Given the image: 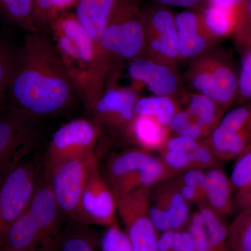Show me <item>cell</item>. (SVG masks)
<instances>
[{
	"label": "cell",
	"mask_w": 251,
	"mask_h": 251,
	"mask_svg": "<svg viewBox=\"0 0 251 251\" xmlns=\"http://www.w3.org/2000/svg\"><path fill=\"white\" fill-rule=\"evenodd\" d=\"M96 161L94 153L62 162L49 171L50 186L59 210L81 224V198L91 167Z\"/></svg>",
	"instance_id": "9c48e42d"
},
{
	"label": "cell",
	"mask_w": 251,
	"mask_h": 251,
	"mask_svg": "<svg viewBox=\"0 0 251 251\" xmlns=\"http://www.w3.org/2000/svg\"><path fill=\"white\" fill-rule=\"evenodd\" d=\"M127 134L145 151H160L171 136L167 126L150 116L135 115Z\"/></svg>",
	"instance_id": "ffe728a7"
},
{
	"label": "cell",
	"mask_w": 251,
	"mask_h": 251,
	"mask_svg": "<svg viewBox=\"0 0 251 251\" xmlns=\"http://www.w3.org/2000/svg\"><path fill=\"white\" fill-rule=\"evenodd\" d=\"M179 100L166 96H153V97L139 98L135 105V115L150 116L158 120L162 125L167 126L176 112L179 111Z\"/></svg>",
	"instance_id": "603a6c76"
},
{
	"label": "cell",
	"mask_w": 251,
	"mask_h": 251,
	"mask_svg": "<svg viewBox=\"0 0 251 251\" xmlns=\"http://www.w3.org/2000/svg\"><path fill=\"white\" fill-rule=\"evenodd\" d=\"M0 14L29 33L39 32L34 19V0H0Z\"/></svg>",
	"instance_id": "cb8c5ba5"
},
{
	"label": "cell",
	"mask_w": 251,
	"mask_h": 251,
	"mask_svg": "<svg viewBox=\"0 0 251 251\" xmlns=\"http://www.w3.org/2000/svg\"><path fill=\"white\" fill-rule=\"evenodd\" d=\"M235 211H241L251 207V191L236 194L234 198Z\"/></svg>",
	"instance_id": "f6af8a7d"
},
{
	"label": "cell",
	"mask_w": 251,
	"mask_h": 251,
	"mask_svg": "<svg viewBox=\"0 0 251 251\" xmlns=\"http://www.w3.org/2000/svg\"><path fill=\"white\" fill-rule=\"evenodd\" d=\"M128 74L135 83L146 87L154 96L182 100L188 92L175 66L157 62L145 55L128 61Z\"/></svg>",
	"instance_id": "7c38bea8"
},
{
	"label": "cell",
	"mask_w": 251,
	"mask_h": 251,
	"mask_svg": "<svg viewBox=\"0 0 251 251\" xmlns=\"http://www.w3.org/2000/svg\"><path fill=\"white\" fill-rule=\"evenodd\" d=\"M200 140H195L182 135H171L161 150L191 152L196 148Z\"/></svg>",
	"instance_id": "60d3db41"
},
{
	"label": "cell",
	"mask_w": 251,
	"mask_h": 251,
	"mask_svg": "<svg viewBox=\"0 0 251 251\" xmlns=\"http://www.w3.org/2000/svg\"><path fill=\"white\" fill-rule=\"evenodd\" d=\"M238 74L232 56L216 46L191 60L183 79L189 90L228 110L237 102Z\"/></svg>",
	"instance_id": "277c9868"
},
{
	"label": "cell",
	"mask_w": 251,
	"mask_h": 251,
	"mask_svg": "<svg viewBox=\"0 0 251 251\" xmlns=\"http://www.w3.org/2000/svg\"><path fill=\"white\" fill-rule=\"evenodd\" d=\"M117 0H79L75 16L94 42L100 46L102 34Z\"/></svg>",
	"instance_id": "d6986e66"
},
{
	"label": "cell",
	"mask_w": 251,
	"mask_h": 251,
	"mask_svg": "<svg viewBox=\"0 0 251 251\" xmlns=\"http://www.w3.org/2000/svg\"><path fill=\"white\" fill-rule=\"evenodd\" d=\"M99 251H133L128 236L117 221L107 227L100 239Z\"/></svg>",
	"instance_id": "1f68e13d"
},
{
	"label": "cell",
	"mask_w": 251,
	"mask_h": 251,
	"mask_svg": "<svg viewBox=\"0 0 251 251\" xmlns=\"http://www.w3.org/2000/svg\"><path fill=\"white\" fill-rule=\"evenodd\" d=\"M233 191L230 179L219 167L206 172L205 204L222 217L231 216L235 211Z\"/></svg>",
	"instance_id": "ac0fdd59"
},
{
	"label": "cell",
	"mask_w": 251,
	"mask_h": 251,
	"mask_svg": "<svg viewBox=\"0 0 251 251\" xmlns=\"http://www.w3.org/2000/svg\"><path fill=\"white\" fill-rule=\"evenodd\" d=\"M59 206L50 184L37 186L30 202L13 225L1 251H50L58 230Z\"/></svg>",
	"instance_id": "3957f363"
},
{
	"label": "cell",
	"mask_w": 251,
	"mask_h": 251,
	"mask_svg": "<svg viewBox=\"0 0 251 251\" xmlns=\"http://www.w3.org/2000/svg\"><path fill=\"white\" fill-rule=\"evenodd\" d=\"M180 61H189L217 46L216 37L206 27L201 11L187 10L175 14Z\"/></svg>",
	"instance_id": "2e32d148"
},
{
	"label": "cell",
	"mask_w": 251,
	"mask_h": 251,
	"mask_svg": "<svg viewBox=\"0 0 251 251\" xmlns=\"http://www.w3.org/2000/svg\"><path fill=\"white\" fill-rule=\"evenodd\" d=\"M114 61H130L144 55L145 34L140 0H117L100 40Z\"/></svg>",
	"instance_id": "5b68a950"
},
{
	"label": "cell",
	"mask_w": 251,
	"mask_h": 251,
	"mask_svg": "<svg viewBox=\"0 0 251 251\" xmlns=\"http://www.w3.org/2000/svg\"><path fill=\"white\" fill-rule=\"evenodd\" d=\"M79 0H55L54 15L55 18L63 12L67 11L73 6H76Z\"/></svg>",
	"instance_id": "bcb514c9"
},
{
	"label": "cell",
	"mask_w": 251,
	"mask_h": 251,
	"mask_svg": "<svg viewBox=\"0 0 251 251\" xmlns=\"http://www.w3.org/2000/svg\"><path fill=\"white\" fill-rule=\"evenodd\" d=\"M209 4L221 5V6H229L240 2L242 0H208Z\"/></svg>",
	"instance_id": "7dc6e473"
},
{
	"label": "cell",
	"mask_w": 251,
	"mask_h": 251,
	"mask_svg": "<svg viewBox=\"0 0 251 251\" xmlns=\"http://www.w3.org/2000/svg\"><path fill=\"white\" fill-rule=\"evenodd\" d=\"M175 176L161 158L151 156L148 163L140 171L138 188H151Z\"/></svg>",
	"instance_id": "83f0119b"
},
{
	"label": "cell",
	"mask_w": 251,
	"mask_h": 251,
	"mask_svg": "<svg viewBox=\"0 0 251 251\" xmlns=\"http://www.w3.org/2000/svg\"><path fill=\"white\" fill-rule=\"evenodd\" d=\"M229 251H251V207L238 212L228 226Z\"/></svg>",
	"instance_id": "4316f807"
},
{
	"label": "cell",
	"mask_w": 251,
	"mask_h": 251,
	"mask_svg": "<svg viewBox=\"0 0 251 251\" xmlns=\"http://www.w3.org/2000/svg\"><path fill=\"white\" fill-rule=\"evenodd\" d=\"M145 46L144 55L176 66L179 62L175 13L170 8L153 4L143 9Z\"/></svg>",
	"instance_id": "30bf717a"
},
{
	"label": "cell",
	"mask_w": 251,
	"mask_h": 251,
	"mask_svg": "<svg viewBox=\"0 0 251 251\" xmlns=\"http://www.w3.org/2000/svg\"><path fill=\"white\" fill-rule=\"evenodd\" d=\"M153 4L166 7H181L193 11H202L209 4L208 0H151Z\"/></svg>",
	"instance_id": "b9f144b4"
},
{
	"label": "cell",
	"mask_w": 251,
	"mask_h": 251,
	"mask_svg": "<svg viewBox=\"0 0 251 251\" xmlns=\"http://www.w3.org/2000/svg\"><path fill=\"white\" fill-rule=\"evenodd\" d=\"M36 173L35 166L24 160L0 184V250L10 229L35 193Z\"/></svg>",
	"instance_id": "8992f818"
},
{
	"label": "cell",
	"mask_w": 251,
	"mask_h": 251,
	"mask_svg": "<svg viewBox=\"0 0 251 251\" xmlns=\"http://www.w3.org/2000/svg\"><path fill=\"white\" fill-rule=\"evenodd\" d=\"M55 0H34V19L38 29L50 27L55 18Z\"/></svg>",
	"instance_id": "74e56055"
},
{
	"label": "cell",
	"mask_w": 251,
	"mask_h": 251,
	"mask_svg": "<svg viewBox=\"0 0 251 251\" xmlns=\"http://www.w3.org/2000/svg\"><path fill=\"white\" fill-rule=\"evenodd\" d=\"M101 135L100 126L85 119H77L62 126L50 142L48 171L62 162L94 153Z\"/></svg>",
	"instance_id": "8fae6325"
},
{
	"label": "cell",
	"mask_w": 251,
	"mask_h": 251,
	"mask_svg": "<svg viewBox=\"0 0 251 251\" xmlns=\"http://www.w3.org/2000/svg\"><path fill=\"white\" fill-rule=\"evenodd\" d=\"M151 156L150 151L139 149L120 153L113 157L108 165V175L115 196L138 189L140 171Z\"/></svg>",
	"instance_id": "e0dca14e"
},
{
	"label": "cell",
	"mask_w": 251,
	"mask_h": 251,
	"mask_svg": "<svg viewBox=\"0 0 251 251\" xmlns=\"http://www.w3.org/2000/svg\"><path fill=\"white\" fill-rule=\"evenodd\" d=\"M82 224L111 226L116 222V199L99 171L97 161L91 167L80 202Z\"/></svg>",
	"instance_id": "4fadbf2b"
},
{
	"label": "cell",
	"mask_w": 251,
	"mask_h": 251,
	"mask_svg": "<svg viewBox=\"0 0 251 251\" xmlns=\"http://www.w3.org/2000/svg\"><path fill=\"white\" fill-rule=\"evenodd\" d=\"M150 197V216L157 232L182 230L189 221V204L174 181L163 182Z\"/></svg>",
	"instance_id": "9a60e30c"
},
{
	"label": "cell",
	"mask_w": 251,
	"mask_h": 251,
	"mask_svg": "<svg viewBox=\"0 0 251 251\" xmlns=\"http://www.w3.org/2000/svg\"><path fill=\"white\" fill-rule=\"evenodd\" d=\"M161 159L174 175L196 169L191 152L161 150Z\"/></svg>",
	"instance_id": "e575fe53"
},
{
	"label": "cell",
	"mask_w": 251,
	"mask_h": 251,
	"mask_svg": "<svg viewBox=\"0 0 251 251\" xmlns=\"http://www.w3.org/2000/svg\"><path fill=\"white\" fill-rule=\"evenodd\" d=\"M117 211L125 226L133 251H158L157 230L150 216L151 188L115 196Z\"/></svg>",
	"instance_id": "ba28073f"
},
{
	"label": "cell",
	"mask_w": 251,
	"mask_h": 251,
	"mask_svg": "<svg viewBox=\"0 0 251 251\" xmlns=\"http://www.w3.org/2000/svg\"><path fill=\"white\" fill-rule=\"evenodd\" d=\"M187 231L191 236L194 251H212L208 240L205 226L198 211L193 213L190 217Z\"/></svg>",
	"instance_id": "d590c367"
},
{
	"label": "cell",
	"mask_w": 251,
	"mask_h": 251,
	"mask_svg": "<svg viewBox=\"0 0 251 251\" xmlns=\"http://www.w3.org/2000/svg\"><path fill=\"white\" fill-rule=\"evenodd\" d=\"M95 239L87 232L76 230L64 235L60 251H98Z\"/></svg>",
	"instance_id": "836d02e7"
},
{
	"label": "cell",
	"mask_w": 251,
	"mask_h": 251,
	"mask_svg": "<svg viewBox=\"0 0 251 251\" xmlns=\"http://www.w3.org/2000/svg\"><path fill=\"white\" fill-rule=\"evenodd\" d=\"M196 169L209 170L218 168L220 160L211 150L206 139L200 140L196 148L191 151Z\"/></svg>",
	"instance_id": "8d00e7d4"
},
{
	"label": "cell",
	"mask_w": 251,
	"mask_h": 251,
	"mask_svg": "<svg viewBox=\"0 0 251 251\" xmlns=\"http://www.w3.org/2000/svg\"><path fill=\"white\" fill-rule=\"evenodd\" d=\"M198 212L205 226L211 251H229L228 226L225 224L224 217L216 214L206 204L199 205Z\"/></svg>",
	"instance_id": "d4e9b609"
},
{
	"label": "cell",
	"mask_w": 251,
	"mask_h": 251,
	"mask_svg": "<svg viewBox=\"0 0 251 251\" xmlns=\"http://www.w3.org/2000/svg\"><path fill=\"white\" fill-rule=\"evenodd\" d=\"M229 179L236 194L251 191V149L238 157Z\"/></svg>",
	"instance_id": "4dcf8cb0"
},
{
	"label": "cell",
	"mask_w": 251,
	"mask_h": 251,
	"mask_svg": "<svg viewBox=\"0 0 251 251\" xmlns=\"http://www.w3.org/2000/svg\"><path fill=\"white\" fill-rule=\"evenodd\" d=\"M173 251H194L192 240L187 230L176 231Z\"/></svg>",
	"instance_id": "ee69618b"
},
{
	"label": "cell",
	"mask_w": 251,
	"mask_h": 251,
	"mask_svg": "<svg viewBox=\"0 0 251 251\" xmlns=\"http://www.w3.org/2000/svg\"><path fill=\"white\" fill-rule=\"evenodd\" d=\"M174 182L180 195L188 203V204H197L199 206L203 204L201 198H200L199 194H198L196 189L191 187V186H187V185L179 182L177 179Z\"/></svg>",
	"instance_id": "7bdbcfd3"
},
{
	"label": "cell",
	"mask_w": 251,
	"mask_h": 251,
	"mask_svg": "<svg viewBox=\"0 0 251 251\" xmlns=\"http://www.w3.org/2000/svg\"><path fill=\"white\" fill-rule=\"evenodd\" d=\"M251 100V49L242 52L238 74L237 97L236 105Z\"/></svg>",
	"instance_id": "d6a6232c"
},
{
	"label": "cell",
	"mask_w": 251,
	"mask_h": 251,
	"mask_svg": "<svg viewBox=\"0 0 251 251\" xmlns=\"http://www.w3.org/2000/svg\"><path fill=\"white\" fill-rule=\"evenodd\" d=\"M171 133L195 140L206 138L204 130L193 120L187 110L181 108L173 116L168 126Z\"/></svg>",
	"instance_id": "f1b7e54d"
},
{
	"label": "cell",
	"mask_w": 251,
	"mask_h": 251,
	"mask_svg": "<svg viewBox=\"0 0 251 251\" xmlns=\"http://www.w3.org/2000/svg\"><path fill=\"white\" fill-rule=\"evenodd\" d=\"M249 130H251V100L226 112L210 135L223 138Z\"/></svg>",
	"instance_id": "484cf974"
},
{
	"label": "cell",
	"mask_w": 251,
	"mask_h": 251,
	"mask_svg": "<svg viewBox=\"0 0 251 251\" xmlns=\"http://www.w3.org/2000/svg\"><path fill=\"white\" fill-rule=\"evenodd\" d=\"M50 27L77 95L91 110L105 90L114 60L92 40L74 13L58 15Z\"/></svg>",
	"instance_id": "7a4b0ae2"
},
{
	"label": "cell",
	"mask_w": 251,
	"mask_h": 251,
	"mask_svg": "<svg viewBox=\"0 0 251 251\" xmlns=\"http://www.w3.org/2000/svg\"><path fill=\"white\" fill-rule=\"evenodd\" d=\"M31 117L14 107L0 115V184L32 150L36 133Z\"/></svg>",
	"instance_id": "52a82bcc"
},
{
	"label": "cell",
	"mask_w": 251,
	"mask_h": 251,
	"mask_svg": "<svg viewBox=\"0 0 251 251\" xmlns=\"http://www.w3.org/2000/svg\"><path fill=\"white\" fill-rule=\"evenodd\" d=\"M13 55L9 51L0 48V104L7 94Z\"/></svg>",
	"instance_id": "ab89813d"
},
{
	"label": "cell",
	"mask_w": 251,
	"mask_h": 251,
	"mask_svg": "<svg viewBox=\"0 0 251 251\" xmlns=\"http://www.w3.org/2000/svg\"><path fill=\"white\" fill-rule=\"evenodd\" d=\"M191 117L204 130L206 138L219 125L227 110L212 99L198 92L187 94L182 99Z\"/></svg>",
	"instance_id": "44dd1931"
},
{
	"label": "cell",
	"mask_w": 251,
	"mask_h": 251,
	"mask_svg": "<svg viewBox=\"0 0 251 251\" xmlns=\"http://www.w3.org/2000/svg\"><path fill=\"white\" fill-rule=\"evenodd\" d=\"M240 2L229 6L209 4L202 10L206 27L216 37L233 33L240 10Z\"/></svg>",
	"instance_id": "7402d4cb"
},
{
	"label": "cell",
	"mask_w": 251,
	"mask_h": 251,
	"mask_svg": "<svg viewBox=\"0 0 251 251\" xmlns=\"http://www.w3.org/2000/svg\"><path fill=\"white\" fill-rule=\"evenodd\" d=\"M138 99L135 88L110 85L105 88L91 110L97 125L127 133L134 118Z\"/></svg>",
	"instance_id": "5bb4252c"
},
{
	"label": "cell",
	"mask_w": 251,
	"mask_h": 251,
	"mask_svg": "<svg viewBox=\"0 0 251 251\" xmlns=\"http://www.w3.org/2000/svg\"><path fill=\"white\" fill-rule=\"evenodd\" d=\"M177 180L196 189L203 204H205L206 173L204 171L199 169L191 170L184 173Z\"/></svg>",
	"instance_id": "f35d334b"
},
{
	"label": "cell",
	"mask_w": 251,
	"mask_h": 251,
	"mask_svg": "<svg viewBox=\"0 0 251 251\" xmlns=\"http://www.w3.org/2000/svg\"><path fill=\"white\" fill-rule=\"evenodd\" d=\"M7 94L31 116L62 111L77 95L54 42L39 33H29L13 55Z\"/></svg>",
	"instance_id": "6da1fadb"
},
{
	"label": "cell",
	"mask_w": 251,
	"mask_h": 251,
	"mask_svg": "<svg viewBox=\"0 0 251 251\" xmlns=\"http://www.w3.org/2000/svg\"><path fill=\"white\" fill-rule=\"evenodd\" d=\"M234 39L241 53L251 49V0H242L237 25L234 32Z\"/></svg>",
	"instance_id": "f546056e"
}]
</instances>
